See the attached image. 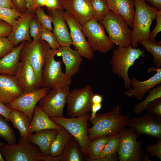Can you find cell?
I'll use <instances>...</instances> for the list:
<instances>
[{
    "label": "cell",
    "mask_w": 161,
    "mask_h": 161,
    "mask_svg": "<svg viewBox=\"0 0 161 161\" xmlns=\"http://www.w3.org/2000/svg\"><path fill=\"white\" fill-rule=\"evenodd\" d=\"M121 108V105H117L110 112L97 113L93 119L90 120L92 126L88 128V134L91 141L101 136L118 134L127 126L130 114H122Z\"/></svg>",
    "instance_id": "6da1fadb"
},
{
    "label": "cell",
    "mask_w": 161,
    "mask_h": 161,
    "mask_svg": "<svg viewBox=\"0 0 161 161\" xmlns=\"http://www.w3.org/2000/svg\"><path fill=\"white\" fill-rule=\"evenodd\" d=\"M135 13L131 46L137 48L139 41H149L151 26L158 10L148 5L144 0H134Z\"/></svg>",
    "instance_id": "7a4b0ae2"
},
{
    "label": "cell",
    "mask_w": 161,
    "mask_h": 161,
    "mask_svg": "<svg viewBox=\"0 0 161 161\" xmlns=\"http://www.w3.org/2000/svg\"><path fill=\"white\" fill-rule=\"evenodd\" d=\"M145 57L144 50L134 48L131 45L125 47H118L113 50L110 64L112 72L123 79L127 89L131 88V79L128 75L129 68L134 66L135 61L140 57Z\"/></svg>",
    "instance_id": "3957f363"
},
{
    "label": "cell",
    "mask_w": 161,
    "mask_h": 161,
    "mask_svg": "<svg viewBox=\"0 0 161 161\" xmlns=\"http://www.w3.org/2000/svg\"><path fill=\"white\" fill-rule=\"evenodd\" d=\"M58 53V49L51 48L47 51L43 67L42 78L44 87L50 89L64 86H69L72 77L66 75L62 70V62L55 60Z\"/></svg>",
    "instance_id": "277c9868"
},
{
    "label": "cell",
    "mask_w": 161,
    "mask_h": 161,
    "mask_svg": "<svg viewBox=\"0 0 161 161\" xmlns=\"http://www.w3.org/2000/svg\"><path fill=\"white\" fill-rule=\"evenodd\" d=\"M90 115L88 113L82 116L70 118L65 117H51L55 123L66 129L76 140L81 150L89 157V147L91 140L88 134V121Z\"/></svg>",
    "instance_id": "5b68a950"
},
{
    "label": "cell",
    "mask_w": 161,
    "mask_h": 161,
    "mask_svg": "<svg viewBox=\"0 0 161 161\" xmlns=\"http://www.w3.org/2000/svg\"><path fill=\"white\" fill-rule=\"evenodd\" d=\"M0 151L7 161H43L45 157L36 145L21 136L15 144L4 143Z\"/></svg>",
    "instance_id": "8992f818"
},
{
    "label": "cell",
    "mask_w": 161,
    "mask_h": 161,
    "mask_svg": "<svg viewBox=\"0 0 161 161\" xmlns=\"http://www.w3.org/2000/svg\"><path fill=\"white\" fill-rule=\"evenodd\" d=\"M100 23L104 27L113 44L120 47L131 45L132 30L121 16L109 10Z\"/></svg>",
    "instance_id": "52a82bcc"
},
{
    "label": "cell",
    "mask_w": 161,
    "mask_h": 161,
    "mask_svg": "<svg viewBox=\"0 0 161 161\" xmlns=\"http://www.w3.org/2000/svg\"><path fill=\"white\" fill-rule=\"evenodd\" d=\"M50 48L47 42L41 39L31 42L25 41L19 55V61L27 60L30 64L41 88L44 87L42 78V70L46 53Z\"/></svg>",
    "instance_id": "ba28073f"
},
{
    "label": "cell",
    "mask_w": 161,
    "mask_h": 161,
    "mask_svg": "<svg viewBox=\"0 0 161 161\" xmlns=\"http://www.w3.org/2000/svg\"><path fill=\"white\" fill-rule=\"evenodd\" d=\"M119 146L117 151L120 161H142L145 153L141 148L143 141L138 142V136L131 129L124 128L119 132Z\"/></svg>",
    "instance_id": "9c48e42d"
},
{
    "label": "cell",
    "mask_w": 161,
    "mask_h": 161,
    "mask_svg": "<svg viewBox=\"0 0 161 161\" xmlns=\"http://www.w3.org/2000/svg\"><path fill=\"white\" fill-rule=\"evenodd\" d=\"M94 94L89 84L81 89L75 88L70 91L67 102L68 115L71 117H77L91 111L92 98Z\"/></svg>",
    "instance_id": "30bf717a"
},
{
    "label": "cell",
    "mask_w": 161,
    "mask_h": 161,
    "mask_svg": "<svg viewBox=\"0 0 161 161\" xmlns=\"http://www.w3.org/2000/svg\"><path fill=\"white\" fill-rule=\"evenodd\" d=\"M103 26L92 18L82 27L83 32L92 50L105 54L114 48Z\"/></svg>",
    "instance_id": "8fae6325"
},
{
    "label": "cell",
    "mask_w": 161,
    "mask_h": 161,
    "mask_svg": "<svg viewBox=\"0 0 161 161\" xmlns=\"http://www.w3.org/2000/svg\"><path fill=\"white\" fill-rule=\"evenodd\" d=\"M69 92V86L51 89L40 100L38 106L49 117H65L64 109Z\"/></svg>",
    "instance_id": "7c38bea8"
},
{
    "label": "cell",
    "mask_w": 161,
    "mask_h": 161,
    "mask_svg": "<svg viewBox=\"0 0 161 161\" xmlns=\"http://www.w3.org/2000/svg\"><path fill=\"white\" fill-rule=\"evenodd\" d=\"M63 16L70 30V34L73 44L80 55L88 60L94 56V51L85 38L82 30V27L70 13L64 11Z\"/></svg>",
    "instance_id": "4fadbf2b"
},
{
    "label": "cell",
    "mask_w": 161,
    "mask_h": 161,
    "mask_svg": "<svg viewBox=\"0 0 161 161\" xmlns=\"http://www.w3.org/2000/svg\"><path fill=\"white\" fill-rule=\"evenodd\" d=\"M127 126L138 135L145 134L158 140L161 139V117L147 112L139 117L129 119Z\"/></svg>",
    "instance_id": "5bb4252c"
},
{
    "label": "cell",
    "mask_w": 161,
    "mask_h": 161,
    "mask_svg": "<svg viewBox=\"0 0 161 161\" xmlns=\"http://www.w3.org/2000/svg\"><path fill=\"white\" fill-rule=\"evenodd\" d=\"M51 89L44 87L24 93L11 103L5 105L11 109H15L24 113L30 121L37 103Z\"/></svg>",
    "instance_id": "9a60e30c"
},
{
    "label": "cell",
    "mask_w": 161,
    "mask_h": 161,
    "mask_svg": "<svg viewBox=\"0 0 161 161\" xmlns=\"http://www.w3.org/2000/svg\"><path fill=\"white\" fill-rule=\"evenodd\" d=\"M147 71L148 73L154 71L156 73L149 78L143 81L133 77L130 80L133 88L126 90L124 93L125 95L129 97L134 96L137 100H141L149 90L161 83V68L152 66L148 68Z\"/></svg>",
    "instance_id": "2e32d148"
},
{
    "label": "cell",
    "mask_w": 161,
    "mask_h": 161,
    "mask_svg": "<svg viewBox=\"0 0 161 161\" xmlns=\"http://www.w3.org/2000/svg\"><path fill=\"white\" fill-rule=\"evenodd\" d=\"M63 7L82 26L92 18V9L89 0H61Z\"/></svg>",
    "instance_id": "e0dca14e"
},
{
    "label": "cell",
    "mask_w": 161,
    "mask_h": 161,
    "mask_svg": "<svg viewBox=\"0 0 161 161\" xmlns=\"http://www.w3.org/2000/svg\"><path fill=\"white\" fill-rule=\"evenodd\" d=\"M14 76L24 93L41 88L34 71L27 60L19 62Z\"/></svg>",
    "instance_id": "ac0fdd59"
},
{
    "label": "cell",
    "mask_w": 161,
    "mask_h": 161,
    "mask_svg": "<svg viewBox=\"0 0 161 161\" xmlns=\"http://www.w3.org/2000/svg\"><path fill=\"white\" fill-rule=\"evenodd\" d=\"M24 93L14 75H0V101L6 105Z\"/></svg>",
    "instance_id": "d6986e66"
},
{
    "label": "cell",
    "mask_w": 161,
    "mask_h": 161,
    "mask_svg": "<svg viewBox=\"0 0 161 161\" xmlns=\"http://www.w3.org/2000/svg\"><path fill=\"white\" fill-rule=\"evenodd\" d=\"M64 10H48V14L52 19L53 32L60 46H70L72 44L70 33L63 16Z\"/></svg>",
    "instance_id": "ffe728a7"
},
{
    "label": "cell",
    "mask_w": 161,
    "mask_h": 161,
    "mask_svg": "<svg viewBox=\"0 0 161 161\" xmlns=\"http://www.w3.org/2000/svg\"><path fill=\"white\" fill-rule=\"evenodd\" d=\"M35 15V13L27 10L23 13L13 27V29L7 37L16 46L21 42L33 41L30 33V21Z\"/></svg>",
    "instance_id": "44dd1931"
},
{
    "label": "cell",
    "mask_w": 161,
    "mask_h": 161,
    "mask_svg": "<svg viewBox=\"0 0 161 161\" xmlns=\"http://www.w3.org/2000/svg\"><path fill=\"white\" fill-rule=\"evenodd\" d=\"M58 50L65 66V73L71 77L77 74L83 62L82 57L77 51L70 46H60Z\"/></svg>",
    "instance_id": "7402d4cb"
},
{
    "label": "cell",
    "mask_w": 161,
    "mask_h": 161,
    "mask_svg": "<svg viewBox=\"0 0 161 161\" xmlns=\"http://www.w3.org/2000/svg\"><path fill=\"white\" fill-rule=\"evenodd\" d=\"M58 132V130L46 129L28 135L27 139L36 145L45 156L50 155V148Z\"/></svg>",
    "instance_id": "603a6c76"
},
{
    "label": "cell",
    "mask_w": 161,
    "mask_h": 161,
    "mask_svg": "<svg viewBox=\"0 0 161 161\" xmlns=\"http://www.w3.org/2000/svg\"><path fill=\"white\" fill-rule=\"evenodd\" d=\"M106 0L109 10L121 16L132 29L135 13L134 0Z\"/></svg>",
    "instance_id": "cb8c5ba5"
},
{
    "label": "cell",
    "mask_w": 161,
    "mask_h": 161,
    "mask_svg": "<svg viewBox=\"0 0 161 161\" xmlns=\"http://www.w3.org/2000/svg\"><path fill=\"white\" fill-rule=\"evenodd\" d=\"M62 127L54 123L48 115L38 106H36L30 122L28 135L34 132L46 129L59 130Z\"/></svg>",
    "instance_id": "d4e9b609"
},
{
    "label": "cell",
    "mask_w": 161,
    "mask_h": 161,
    "mask_svg": "<svg viewBox=\"0 0 161 161\" xmlns=\"http://www.w3.org/2000/svg\"><path fill=\"white\" fill-rule=\"evenodd\" d=\"M24 41L21 42L10 52L0 59V75H14L19 63L20 52Z\"/></svg>",
    "instance_id": "484cf974"
},
{
    "label": "cell",
    "mask_w": 161,
    "mask_h": 161,
    "mask_svg": "<svg viewBox=\"0 0 161 161\" xmlns=\"http://www.w3.org/2000/svg\"><path fill=\"white\" fill-rule=\"evenodd\" d=\"M9 118L10 122L13 128L18 130L20 136L27 139L30 122L27 116L20 111L12 109Z\"/></svg>",
    "instance_id": "4316f807"
},
{
    "label": "cell",
    "mask_w": 161,
    "mask_h": 161,
    "mask_svg": "<svg viewBox=\"0 0 161 161\" xmlns=\"http://www.w3.org/2000/svg\"><path fill=\"white\" fill-rule=\"evenodd\" d=\"M79 145L76 140L72 137L67 142L62 154L57 157V161H81L82 154Z\"/></svg>",
    "instance_id": "83f0119b"
},
{
    "label": "cell",
    "mask_w": 161,
    "mask_h": 161,
    "mask_svg": "<svg viewBox=\"0 0 161 161\" xmlns=\"http://www.w3.org/2000/svg\"><path fill=\"white\" fill-rule=\"evenodd\" d=\"M72 137V135L63 127L58 130L50 147V155L53 157L61 155L66 143Z\"/></svg>",
    "instance_id": "f1b7e54d"
},
{
    "label": "cell",
    "mask_w": 161,
    "mask_h": 161,
    "mask_svg": "<svg viewBox=\"0 0 161 161\" xmlns=\"http://www.w3.org/2000/svg\"><path fill=\"white\" fill-rule=\"evenodd\" d=\"M109 137V135L102 136L91 141L89 147V156L86 158V160L95 161L99 158Z\"/></svg>",
    "instance_id": "f546056e"
},
{
    "label": "cell",
    "mask_w": 161,
    "mask_h": 161,
    "mask_svg": "<svg viewBox=\"0 0 161 161\" xmlns=\"http://www.w3.org/2000/svg\"><path fill=\"white\" fill-rule=\"evenodd\" d=\"M149 94L143 100L137 103L133 109V112L137 114H141L146 109L148 104L157 99L161 98V85L160 84L149 90Z\"/></svg>",
    "instance_id": "4dcf8cb0"
},
{
    "label": "cell",
    "mask_w": 161,
    "mask_h": 161,
    "mask_svg": "<svg viewBox=\"0 0 161 161\" xmlns=\"http://www.w3.org/2000/svg\"><path fill=\"white\" fill-rule=\"evenodd\" d=\"M0 137L9 145H14L17 139L14 129L5 118L0 114Z\"/></svg>",
    "instance_id": "1f68e13d"
},
{
    "label": "cell",
    "mask_w": 161,
    "mask_h": 161,
    "mask_svg": "<svg viewBox=\"0 0 161 161\" xmlns=\"http://www.w3.org/2000/svg\"><path fill=\"white\" fill-rule=\"evenodd\" d=\"M91 3L92 9V18L100 22L110 10L106 0H92Z\"/></svg>",
    "instance_id": "d6a6232c"
},
{
    "label": "cell",
    "mask_w": 161,
    "mask_h": 161,
    "mask_svg": "<svg viewBox=\"0 0 161 161\" xmlns=\"http://www.w3.org/2000/svg\"><path fill=\"white\" fill-rule=\"evenodd\" d=\"M138 43L152 54L154 57L153 63L156 68H160L161 66V42L152 43L150 41H139Z\"/></svg>",
    "instance_id": "836d02e7"
},
{
    "label": "cell",
    "mask_w": 161,
    "mask_h": 161,
    "mask_svg": "<svg viewBox=\"0 0 161 161\" xmlns=\"http://www.w3.org/2000/svg\"><path fill=\"white\" fill-rule=\"evenodd\" d=\"M120 140L119 133L109 135V138L101 153L99 158L111 155L117 153L119 146Z\"/></svg>",
    "instance_id": "e575fe53"
},
{
    "label": "cell",
    "mask_w": 161,
    "mask_h": 161,
    "mask_svg": "<svg viewBox=\"0 0 161 161\" xmlns=\"http://www.w3.org/2000/svg\"><path fill=\"white\" fill-rule=\"evenodd\" d=\"M22 14L15 9L0 7V19L7 23L13 27Z\"/></svg>",
    "instance_id": "d590c367"
},
{
    "label": "cell",
    "mask_w": 161,
    "mask_h": 161,
    "mask_svg": "<svg viewBox=\"0 0 161 161\" xmlns=\"http://www.w3.org/2000/svg\"><path fill=\"white\" fill-rule=\"evenodd\" d=\"M35 13L43 28L53 30L52 19L50 15L46 14L42 7H38L35 10Z\"/></svg>",
    "instance_id": "8d00e7d4"
},
{
    "label": "cell",
    "mask_w": 161,
    "mask_h": 161,
    "mask_svg": "<svg viewBox=\"0 0 161 161\" xmlns=\"http://www.w3.org/2000/svg\"><path fill=\"white\" fill-rule=\"evenodd\" d=\"M43 29L35 14L30 21V35L31 37L33 38V41H36L40 39Z\"/></svg>",
    "instance_id": "74e56055"
},
{
    "label": "cell",
    "mask_w": 161,
    "mask_h": 161,
    "mask_svg": "<svg viewBox=\"0 0 161 161\" xmlns=\"http://www.w3.org/2000/svg\"><path fill=\"white\" fill-rule=\"evenodd\" d=\"M40 39L47 42L51 49H58L60 46L55 35L50 30L43 28Z\"/></svg>",
    "instance_id": "f35d334b"
},
{
    "label": "cell",
    "mask_w": 161,
    "mask_h": 161,
    "mask_svg": "<svg viewBox=\"0 0 161 161\" xmlns=\"http://www.w3.org/2000/svg\"><path fill=\"white\" fill-rule=\"evenodd\" d=\"M16 47L7 38L0 36V59L10 52Z\"/></svg>",
    "instance_id": "ab89813d"
},
{
    "label": "cell",
    "mask_w": 161,
    "mask_h": 161,
    "mask_svg": "<svg viewBox=\"0 0 161 161\" xmlns=\"http://www.w3.org/2000/svg\"><path fill=\"white\" fill-rule=\"evenodd\" d=\"M145 110L147 113L161 117V98L150 102L147 106Z\"/></svg>",
    "instance_id": "60d3db41"
},
{
    "label": "cell",
    "mask_w": 161,
    "mask_h": 161,
    "mask_svg": "<svg viewBox=\"0 0 161 161\" xmlns=\"http://www.w3.org/2000/svg\"><path fill=\"white\" fill-rule=\"evenodd\" d=\"M145 151L150 157H156L161 160V139L155 144L148 145Z\"/></svg>",
    "instance_id": "b9f144b4"
},
{
    "label": "cell",
    "mask_w": 161,
    "mask_h": 161,
    "mask_svg": "<svg viewBox=\"0 0 161 161\" xmlns=\"http://www.w3.org/2000/svg\"><path fill=\"white\" fill-rule=\"evenodd\" d=\"M155 19L157 21L156 26L149 34V41L152 43L156 42L155 40V37L161 31V10H157Z\"/></svg>",
    "instance_id": "7bdbcfd3"
},
{
    "label": "cell",
    "mask_w": 161,
    "mask_h": 161,
    "mask_svg": "<svg viewBox=\"0 0 161 161\" xmlns=\"http://www.w3.org/2000/svg\"><path fill=\"white\" fill-rule=\"evenodd\" d=\"M13 29V27L5 21L0 19V36L8 37Z\"/></svg>",
    "instance_id": "ee69618b"
},
{
    "label": "cell",
    "mask_w": 161,
    "mask_h": 161,
    "mask_svg": "<svg viewBox=\"0 0 161 161\" xmlns=\"http://www.w3.org/2000/svg\"><path fill=\"white\" fill-rule=\"evenodd\" d=\"M48 10H64L61 0H46L45 6Z\"/></svg>",
    "instance_id": "f6af8a7d"
},
{
    "label": "cell",
    "mask_w": 161,
    "mask_h": 161,
    "mask_svg": "<svg viewBox=\"0 0 161 161\" xmlns=\"http://www.w3.org/2000/svg\"><path fill=\"white\" fill-rule=\"evenodd\" d=\"M16 9L20 13H23L27 10L25 0H11Z\"/></svg>",
    "instance_id": "bcb514c9"
},
{
    "label": "cell",
    "mask_w": 161,
    "mask_h": 161,
    "mask_svg": "<svg viewBox=\"0 0 161 161\" xmlns=\"http://www.w3.org/2000/svg\"><path fill=\"white\" fill-rule=\"evenodd\" d=\"M11 110L12 109L7 107L0 101V114L3 116L8 122H10L9 115Z\"/></svg>",
    "instance_id": "7dc6e473"
},
{
    "label": "cell",
    "mask_w": 161,
    "mask_h": 161,
    "mask_svg": "<svg viewBox=\"0 0 161 161\" xmlns=\"http://www.w3.org/2000/svg\"><path fill=\"white\" fill-rule=\"evenodd\" d=\"M102 107L101 103L92 104L91 109L92 113L89 120H91L95 117L97 112L100 110Z\"/></svg>",
    "instance_id": "c3c4849f"
},
{
    "label": "cell",
    "mask_w": 161,
    "mask_h": 161,
    "mask_svg": "<svg viewBox=\"0 0 161 161\" xmlns=\"http://www.w3.org/2000/svg\"><path fill=\"white\" fill-rule=\"evenodd\" d=\"M119 160L117 152L111 155L99 158L95 161H117Z\"/></svg>",
    "instance_id": "681fc988"
},
{
    "label": "cell",
    "mask_w": 161,
    "mask_h": 161,
    "mask_svg": "<svg viewBox=\"0 0 161 161\" xmlns=\"http://www.w3.org/2000/svg\"><path fill=\"white\" fill-rule=\"evenodd\" d=\"M46 0H33L32 11L35 13V10L39 7L44 6Z\"/></svg>",
    "instance_id": "f907efd6"
},
{
    "label": "cell",
    "mask_w": 161,
    "mask_h": 161,
    "mask_svg": "<svg viewBox=\"0 0 161 161\" xmlns=\"http://www.w3.org/2000/svg\"><path fill=\"white\" fill-rule=\"evenodd\" d=\"M0 7L16 9L11 0H0Z\"/></svg>",
    "instance_id": "816d5d0a"
},
{
    "label": "cell",
    "mask_w": 161,
    "mask_h": 161,
    "mask_svg": "<svg viewBox=\"0 0 161 161\" xmlns=\"http://www.w3.org/2000/svg\"><path fill=\"white\" fill-rule=\"evenodd\" d=\"M151 4L153 7L159 10H161V0H144Z\"/></svg>",
    "instance_id": "f5cc1de1"
},
{
    "label": "cell",
    "mask_w": 161,
    "mask_h": 161,
    "mask_svg": "<svg viewBox=\"0 0 161 161\" xmlns=\"http://www.w3.org/2000/svg\"><path fill=\"white\" fill-rule=\"evenodd\" d=\"M103 100V97L102 95L95 93L92 96V104L101 103Z\"/></svg>",
    "instance_id": "db71d44e"
},
{
    "label": "cell",
    "mask_w": 161,
    "mask_h": 161,
    "mask_svg": "<svg viewBox=\"0 0 161 161\" xmlns=\"http://www.w3.org/2000/svg\"><path fill=\"white\" fill-rule=\"evenodd\" d=\"M33 1V0H25L27 10L32 12H33L32 11V7Z\"/></svg>",
    "instance_id": "11a10c76"
},
{
    "label": "cell",
    "mask_w": 161,
    "mask_h": 161,
    "mask_svg": "<svg viewBox=\"0 0 161 161\" xmlns=\"http://www.w3.org/2000/svg\"><path fill=\"white\" fill-rule=\"evenodd\" d=\"M149 156L147 153H145L144 157L143 158V161H150V159L149 158Z\"/></svg>",
    "instance_id": "9f6ffc18"
},
{
    "label": "cell",
    "mask_w": 161,
    "mask_h": 161,
    "mask_svg": "<svg viewBox=\"0 0 161 161\" xmlns=\"http://www.w3.org/2000/svg\"><path fill=\"white\" fill-rule=\"evenodd\" d=\"M4 143H2L1 142H0V161H4V159H3L1 154L0 151V147L1 145Z\"/></svg>",
    "instance_id": "6f0895ef"
},
{
    "label": "cell",
    "mask_w": 161,
    "mask_h": 161,
    "mask_svg": "<svg viewBox=\"0 0 161 161\" xmlns=\"http://www.w3.org/2000/svg\"><path fill=\"white\" fill-rule=\"evenodd\" d=\"M90 2L92 0H89Z\"/></svg>",
    "instance_id": "680465c9"
}]
</instances>
